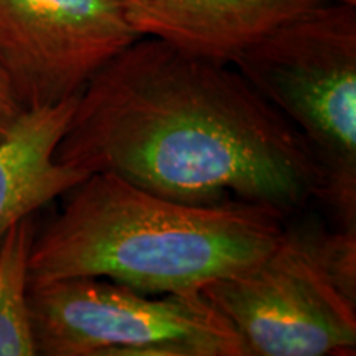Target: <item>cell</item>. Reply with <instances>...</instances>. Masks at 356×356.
<instances>
[{
    "label": "cell",
    "instance_id": "cell-1",
    "mask_svg": "<svg viewBox=\"0 0 356 356\" xmlns=\"http://www.w3.org/2000/svg\"><path fill=\"white\" fill-rule=\"evenodd\" d=\"M55 159L175 202L236 195L284 215L322 188L304 137L233 65L150 37L124 48L86 84Z\"/></svg>",
    "mask_w": 356,
    "mask_h": 356
},
{
    "label": "cell",
    "instance_id": "cell-2",
    "mask_svg": "<svg viewBox=\"0 0 356 356\" xmlns=\"http://www.w3.org/2000/svg\"><path fill=\"white\" fill-rule=\"evenodd\" d=\"M68 193L37 229L30 280L92 275L154 296L200 292L256 264L286 231L269 204L181 203L113 173H91Z\"/></svg>",
    "mask_w": 356,
    "mask_h": 356
},
{
    "label": "cell",
    "instance_id": "cell-3",
    "mask_svg": "<svg viewBox=\"0 0 356 356\" xmlns=\"http://www.w3.org/2000/svg\"><path fill=\"white\" fill-rule=\"evenodd\" d=\"M234 68L309 145L318 198L356 226V2L335 0L275 26Z\"/></svg>",
    "mask_w": 356,
    "mask_h": 356
},
{
    "label": "cell",
    "instance_id": "cell-4",
    "mask_svg": "<svg viewBox=\"0 0 356 356\" xmlns=\"http://www.w3.org/2000/svg\"><path fill=\"white\" fill-rule=\"evenodd\" d=\"M35 356H246L202 291L144 293L92 275L30 280Z\"/></svg>",
    "mask_w": 356,
    "mask_h": 356
},
{
    "label": "cell",
    "instance_id": "cell-5",
    "mask_svg": "<svg viewBox=\"0 0 356 356\" xmlns=\"http://www.w3.org/2000/svg\"><path fill=\"white\" fill-rule=\"evenodd\" d=\"M202 293L233 325L246 356L355 353L356 297L328 269L317 228H286L256 264Z\"/></svg>",
    "mask_w": 356,
    "mask_h": 356
},
{
    "label": "cell",
    "instance_id": "cell-6",
    "mask_svg": "<svg viewBox=\"0 0 356 356\" xmlns=\"http://www.w3.org/2000/svg\"><path fill=\"white\" fill-rule=\"evenodd\" d=\"M139 38L118 0H0V63L25 113L79 96Z\"/></svg>",
    "mask_w": 356,
    "mask_h": 356
},
{
    "label": "cell",
    "instance_id": "cell-7",
    "mask_svg": "<svg viewBox=\"0 0 356 356\" xmlns=\"http://www.w3.org/2000/svg\"><path fill=\"white\" fill-rule=\"evenodd\" d=\"M327 2L335 0H118L139 37L225 65L275 26Z\"/></svg>",
    "mask_w": 356,
    "mask_h": 356
},
{
    "label": "cell",
    "instance_id": "cell-8",
    "mask_svg": "<svg viewBox=\"0 0 356 356\" xmlns=\"http://www.w3.org/2000/svg\"><path fill=\"white\" fill-rule=\"evenodd\" d=\"M78 97L29 111L0 142V238L20 218L35 215L89 177L55 159Z\"/></svg>",
    "mask_w": 356,
    "mask_h": 356
},
{
    "label": "cell",
    "instance_id": "cell-9",
    "mask_svg": "<svg viewBox=\"0 0 356 356\" xmlns=\"http://www.w3.org/2000/svg\"><path fill=\"white\" fill-rule=\"evenodd\" d=\"M37 229L33 215H29L0 238V356H35L29 286Z\"/></svg>",
    "mask_w": 356,
    "mask_h": 356
},
{
    "label": "cell",
    "instance_id": "cell-10",
    "mask_svg": "<svg viewBox=\"0 0 356 356\" xmlns=\"http://www.w3.org/2000/svg\"><path fill=\"white\" fill-rule=\"evenodd\" d=\"M25 114L24 108L13 92L12 83L7 76V71L0 63V142L10 136L17 122Z\"/></svg>",
    "mask_w": 356,
    "mask_h": 356
}]
</instances>
